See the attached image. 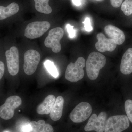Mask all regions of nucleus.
<instances>
[{"mask_svg":"<svg viewBox=\"0 0 132 132\" xmlns=\"http://www.w3.org/2000/svg\"><path fill=\"white\" fill-rule=\"evenodd\" d=\"M106 59L99 52H92L88 57L86 62L87 74L91 80L96 79L98 76L100 71L105 65Z\"/></svg>","mask_w":132,"mask_h":132,"instance_id":"obj_1","label":"nucleus"},{"mask_svg":"<svg viewBox=\"0 0 132 132\" xmlns=\"http://www.w3.org/2000/svg\"><path fill=\"white\" fill-rule=\"evenodd\" d=\"M86 65L85 59L79 57L75 63L71 62L66 69L65 78L71 82H76L82 79L84 76V68Z\"/></svg>","mask_w":132,"mask_h":132,"instance_id":"obj_2","label":"nucleus"},{"mask_svg":"<svg viewBox=\"0 0 132 132\" xmlns=\"http://www.w3.org/2000/svg\"><path fill=\"white\" fill-rule=\"evenodd\" d=\"M130 126L127 116L125 115L113 116L106 120L105 132H122Z\"/></svg>","mask_w":132,"mask_h":132,"instance_id":"obj_3","label":"nucleus"},{"mask_svg":"<svg viewBox=\"0 0 132 132\" xmlns=\"http://www.w3.org/2000/svg\"><path fill=\"white\" fill-rule=\"evenodd\" d=\"M21 98L17 95L8 97L4 104L0 106V118L4 120H9L14 114V111L21 105Z\"/></svg>","mask_w":132,"mask_h":132,"instance_id":"obj_4","label":"nucleus"},{"mask_svg":"<svg viewBox=\"0 0 132 132\" xmlns=\"http://www.w3.org/2000/svg\"><path fill=\"white\" fill-rule=\"evenodd\" d=\"M5 54L8 73L12 76L16 75L20 68L18 48L15 46H12L6 50Z\"/></svg>","mask_w":132,"mask_h":132,"instance_id":"obj_5","label":"nucleus"},{"mask_svg":"<svg viewBox=\"0 0 132 132\" xmlns=\"http://www.w3.org/2000/svg\"><path fill=\"white\" fill-rule=\"evenodd\" d=\"M50 27V23L47 21L31 22L26 27L24 36L30 39L39 38L49 29Z\"/></svg>","mask_w":132,"mask_h":132,"instance_id":"obj_6","label":"nucleus"},{"mask_svg":"<svg viewBox=\"0 0 132 132\" xmlns=\"http://www.w3.org/2000/svg\"><path fill=\"white\" fill-rule=\"evenodd\" d=\"M40 55L35 50L30 49L25 53L24 70L26 74L31 75L35 72L40 62Z\"/></svg>","mask_w":132,"mask_h":132,"instance_id":"obj_7","label":"nucleus"},{"mask_svg":"<svg viewBox=\"0 0 132 132\" xmlns=\"http://www.w3.org/2000/svg\"><path fill=\"white\" fill-rule=\"evenodd\" d=\"M64 35V29L58 27L52 29L50 31L48 35L45 39V46L47 47L51 48L54 53H59L61 49L60 41Z\"/></svg>","mask_w":132,"mask_h":132,"instance_id":"obj_8","label":"nucleus"},{"mask_svg":"<svg viewBox=\"0 0 132 132\" xmlns=\"http://www.w3.org/2000/svg\"><path fill=\"white\" fill-rule=\"evenodd\" d=\"M92 112V107L89 103L81 102L73 109L69 117L74 123H80L86 120L91 115Z\"/></svg>","mask_w":132,"mask_h":132,"instance_id":"obj_9","label":"nucleus"},{"mask_svg":"<svg viewBox=\"0 0 132 132\" xmlns=\"http://www.w3.org/2000/svg\"><path fill=\"white\" fill-rule=\"evenodd\" d=\"M107 114L102 112L97 116L94 114L91 116L88 122L85 126L84 130L86 132L95 131L97 132H104L107 120Z\"/></svg>","mask_w":132,"mask_h":132,"instance_id":"obj_10","label":"nucleus"},{"mask_svg":"<svg viewBox=\"0 0 132 132\" xmlns=\"http://www.w3.org/2000/svg\"><path fill=\"white\" fill-rule=\"evenodd\" d=\"M97 38L98 41L95 46L99 52L102 53L106 51L112 52L116 48L117 44L115 42L110 38L108 39L102 33L98 34Z\"/></svg>","mask_w":132,"mask_h":132,"instance_id":"obj_11","label":"nucleus"},{"mask_svg":"<svg viewBox=\"0 0 132 132\" xmlns=\"http://www.w3.org/2000/svg\"><path fill=\"white\" fill-rule=\"evenodd\" d=\"M104 31L110 39L114 40L117 45H122L125 42V34L123 31L116 26L111 25H107L105 27Z\"/></svg>","mask_w":132,"mask_h":132,"instance_id":"obj_12","label":"nucleus"},{"mask_svg":"<svg viewBox=\"0 0 132 132\" xmlns=\"http://www.w3.org/2000/svg\"><path fill=\"white\" fill-rule=\"evenodd\" d=\"M121 72L124 75L132 73V48H129L123 54L120 65Z\"/></svg>","mask_w":132,"mask_h":132,"instance_id":"obj_13","label":"nucleus"},{"mask_svg":"<svg viewBox=\"0 0 132 132\" xmlns=\"http://www.w3.org/2000/svg\"><path fill=\"white\" fill-rule=\"evenodd\" d=\"M19 5L14 2H11L7 6L0 5V21L6 20L19 12Z\"/></svg>","mask_w":132,"mask_h":132,"instance_id":"obj_14","label":"nucleus"},{"mask_svg":"<svg viewBox=\"0 0 132 132\" xmlns=\"http://www.w3.org/2000/svg\"><path fill=\"white\" fill-rule=\"evenodd\" d=\"M55 97L53 95H48L44 101L37 106L36 108L37 113L40 115L49 114L55 102Z\"/></svg>","mask_w":132,"mask_h":132,"instance_id":"obj_15","label":"nucleus"},{"mask_svg":"<svg viewBox=\"0 0 132 132\" xmlns=\"http://www.w3.org/2000/svg\"><path fill=\"white\" fill-rule=\"evenodd\" d=\"M64 103V100L63 97L60 96L57 97L50 113V118L52 120L57 121L61 118Z\"/></svg>","mask_w":132,"mask_h":132,"instance_id":"obj_16","label":"nucleus"},{"mask_svg":"<svg viewBox=\"0 0 132 132\" xmlns=\"http://www.w3.org/2000/svg\"><path fill=\"white\" fill-rule=\"evenodd\" d=\"M29 124L32 132H54L53 127L49 124H46L44 120L31 121Z\"/></svg>","mask_w":132,"mask_h":132,"instance_id":"obj_17","label":"nucleus"},{"mask_svg":"<svg viewBox=\"0 0 132 132\" xmlns=\"http://www.w3.org/2000/svg\"><path fill=\"white\" fill-rule=\"evenodd\" d=\"M35 2V7L38 12L45 14L52 13V8L49 6V0H34Z\"/></svg>","mask_w":132,"mask_h":132,"instance_id":"obj_18","label":"nucleus"},{"mask_svg":"<svg viewBox=\"0 0 132 132\" xmlns=\"http://www.w3.org/2000/svg\"><path fill=\"white\" fill-rule=\"evenodd\" d=\"M44 64L48 72L52 76L55 78L59 77V71L53 62L50 60H47L44 62Z\"/></svg>","mask_w":132,"mask_h":132,"instance_id":"obj_19","label":"nucleus"},{"mask_svg":"<svg viewBox=\"0 0 132 132\" xmlns=\"http://www.w3.org/2000/svg\"><path fill=\"white\" fill-rule=\"evenodd\" d=\"M121 10L126 16L132 14V0H125L121 4Z\"/></svg>","mask_w":132,"mask_h":132,"instance_id":"obj_20","label":"nucleus"},{"mask_svg":"<svg viewBox=\"0 0 132 132\" xmlns=\"http://www.w3.org/2000/svg\"><path fill=\"white\" fill-rule=\"evenodd\" d=\"M125 108L128 118L132 123V100H127L125 101Z\"/></svg>","mask_w":132,"mask_h":132,"instance_id":"obj_21","label":"nucleus"},{"mask_svg":"<svg viewBox=\"0 0 132 132\" xmlns=\"http://www.w3.org/2000/svg\"><path fill=\"white\" fill-rule=\"evenodd\" d=\"M83 24H84L85 31L87 32H91L93 30V27L91 24V19L90 17L88 16L86 17Z\"/></svg>","mask_w":132,"mask_h":132,"instance_id":"obj_22","label":"nucleus"},{"mask_svg":"<svg viewBox=\"0 0 132 132\" xmlns=\"http://www.w3.org/2000/svg\"><path fill=\"white\" fill-rule=\"evenodd\" d=\"M67 31L68 33L69 37L71 39L75 38L76 35V30L74 29V26L69 24H67L66 26Z\"/></svg>","mask_w":132,"mask_h":132,"instance_id":"obj_23","label":"nucleus"},{"mask_svg":"<svg viewBox=\"0 0 132 132\" xmlns=\"http://www.w3.org/2000/svg\"><path fill=\"white\" fill-rule=\"evenodd\" d=\"M20 132H32V127L30 124H25L22 125L20 128Z\"/></svg>","mask_w":132,"mask_h":132,"instance_id":"obj_24","label":"nucleus"},{"mask_svg":"<svg viewBox=\"0 0 132 132\" xmlns=\"http://www.w3.org/2000/svg\"><path fill=\"white\" fill-rule=\"evenodd\" d=\"M5 65L2 61L0 60V81L1 80L5 73Z\"/></svg>","mask_w":132,"mask_h":132,"instance_id":"obj_25","label":"nucleus"},{"mask_svg":"<svg viewBox=\"0 0 132 132\" xmlns=\"http://www.w3.org/2000/svg\"><path fill=\"white\" fill-rule=\"evenodd\" d=\"M111 5L113 7L118 8L122 4L123 0H110Z\"/></svg>","mask_w":132,"mask_h":132,"instance_id":"obj_26","label":"nucleus"},{"mask_svg":"<svg viewBox=\"0 0 132 132\" xmlns=\"http://www.w3.org/2000/svg\"><path fill=\"white\" fill-rule=\"evenodd\" d=\"M82 0H72L73 4L76 6H79L82 4Z\"/></svg>","mask_w":132,"mask_h":132,"instance_id":"obj_27","label":"nucleus"},{"mask_svg":"<svg viewBox=\"0 0 132 132\" xmlns=\"http://www.w3.org/2000/svg\"><path fill=\"white\" fill-rule=\"evenodd\" d=\"M4 132H9L7 131H5Z\"/></svg>","mask_w":132,"mask_h":132,"instance_id":"obj_28","label":"nucleus"}]
</instances>
